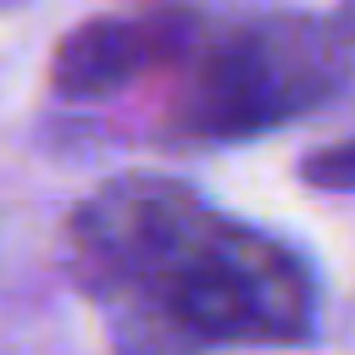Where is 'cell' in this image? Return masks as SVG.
I'll list each match as a JSON object with an SVG mask.
<instances>
[{
    "label": "cell",
    "mask_w": 355,
    "mask_h": 355,
    "mask_svg": "<svg viewBox=\"0 0 355 355\" xmlns=\"http://www.w3.org/2000/svg\"><path fill=\"white\" fill-rule=\"evenodd\" d=\"M61 266L100 311L111 355L305 344L316 327L311 266L161 172L100 183L67 216Z\"/></svg>",
    "instance_id": "6da1fadb"
},
{
    "label": "cell",
    "mask_w": 355,
    "mask_h": 355,
    "mask_svg": "<svg viewBox=\"0 0 355 355\" xmlns=\"http://www.w3.org/2000/svg\"><path fill=\"white\" fill-rule=\"evenodd\" d=\"M172 144H239L338 100L355 78V44L327 17H233L200 11L183 55L166 67Z\"/></svg>",
    "instance_id": "7a4b0ae2"
},
{
    "label": "cell",
    "mask_w": 355,
    "mask_h": 355,
    "mask_svg": "<svg viewBox=\"0 0 355 355\" xmlns=\"http://www.w3.org/2000/svg\"><path fill=\"white\" fill-rule=\"evenodd\" d=\"M194 22H200L194 6H150V11L89 17V22H78V28L61 33V44L50 55V89L61 100L122 94L139 78L166 72L183 55Z\"/></svg>",
    "instance_id": "3957f363"
},
{
    "label": "cell",
    "mask_w": 355,
    "mask_h": 355,
    "mask_svg": "<svg viewBox=\"0 0 355 355\" xmlns=\"http://www.w3.org/2000/svg\"><path fill=\"white\" fill-rule=\"evenodd\" d=\"M300 178L322 194H355V139H338V144H322L300 161Z\"/></svg>",
    "instance_id": "277c9868"
},
{
    "label": "cell",
    "mask_w": 355,
    "mask_h": 355,
    "mask_svg": "<svg viewBox=\"0 0 355 355\" xmlns=\"http://www.w3.org/2000/svg\"><path fill=\"white\" fill-rule=\"evenodd\" d=\"M327 22H333V28H338V33H344V39H349V44H355V0H338V6H333V17H327Z\"/></svg>",
    "instance_id": "5b68a950"
}]
</instances>
